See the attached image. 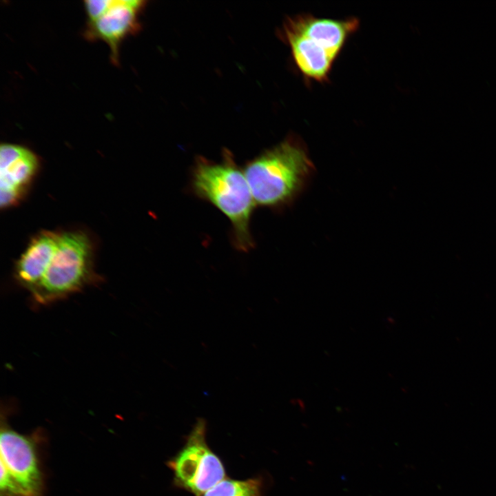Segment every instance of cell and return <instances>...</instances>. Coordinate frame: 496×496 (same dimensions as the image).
Instances as JSON below:
<instances>
[{
    "mask_svg": "<svg viewBox=\"0 0 496 496\" xmlns=\"http://www.w3.org/2000/svg\"><path fill=\"white\" fill-rule=\"evenodd\" d=\"M191 188L197 197L213 205L227 218L236 249L247 252L254 248L250 221L256 204L244 171L231 154L225 152L219 162L204 158L196 160Z\"/></svg>",
    "mask_w": 496,
    "mask_h": 496,
    "instance_id": "6da1fadb",
    "label": "cell"
},
{
    "mask_svg": "<svg viewBox=\"0 0 496 496\" xmlns=\"http://www.w3.org/2000/svg\"><path fill=\"white\" fill-rule=\"evenodd\" d=\"M313 169L303 143L290 138L249 161L243 171L256 205L279 207L297 196Z\"/></svg>",
    "mask_w": 496,
    "mask_h": 496,
    "instance_id": "7a4b0ae2",
    "label": "cell"
},
{
    "mask_svg": "<svg viewBox=\"0 0 496 496\" xmlns=\"http://www.w3.org/2000/svg\"><path fill=\"white\" fill-rule=\"evenodd\" d=\"M59 233L44 231L35 236L17 262L14 278L29 292L42 278L56 249Z\"/></svg>",
    "mask_w": 496,
    "mask_h": 496,
    "instance_id": "9c48e42d",
    "label": "cell"
},
{
    "mask_svg": "<svg viewBox=\"0 0 496 496\" xmlns=\"http://www.w3.org/2000/svg\"><path fill=\"white\" fill-rule=\"evenodd\" d=\"M167 465L174 473L175 485L196 496H202L226 474L221 460L207 444L203 419L197 420L185 444Z\"/></svg>",
    "mask_w": 496,
    "mask_h": 496,
    "instance_id": "5b68a950",
    "label": "cell"
},
{
    "mask_svg": "<svg viewBox=\"0 0 496 496\" xmlns=\"http://www.w3.org/2000/svg\"><path fill=\"white\" fill-rule=\"evenodd\" d=\"M143 4L139 0H110L101 15L87 21V37L103 41L110 47L112 60L117 62L119 45L137 30Z\"/></svg>",
    "mask_w": 496,
    "mask_h": 496,
    "instance_id": "52a82bcc",
    "label": "cell"
},
{
    "mask_svg": "<svg viewBox=\"0 0 496 496\" xmlns=\"http://www.w3.org/2000/svg\"><path fill=\"white\" fill-rule=\"evenodd\" d=\"M358 26L359 21L355 17L334 19L303 14L289 19L285 30L307 38L337 58L347 39Z\"/></svg>",
    "mask_w": 496,
    "mask_h": 496,
    "instance_id": "ba28073f",
    "label": "cell"
},
{
    "mask_svg": "<svg viewBox=\"0 0 496 496\" xmlns=\"http://www.w3.org/2000/svg\"><path fill=\"white\" fill-rule=\"evenodd\" d=\"M39 159L29 149L3 143L0 147V204H17L26 193L39 168Z\"/></svg>",
    "mask_w": 496,
    "mask_h": 496,
    "instance_id": "8992f818",
    "label": "cell"
},
{
    "mask_svg": "<svg viewBox=\"0 0 496 496\" xmlns=\"http://www.w3.org/2000/svg\"><path fill=\"white\" fill-rule=\"evenodd\" d=\"M285 31L293 59L299 71L304 77L324 81L336 58L307 38L289 30Z\"/></svg>",
    "mask_w": 496,
    "mask_h": 496,
    "instance_id": "30bf717a",
    "label": "cell"
},
{
    "mask_svg": "<svg viewBox=\"0 0 496 496\" xmlns=\"http://www.w3.org/2000/svg\"><path fill=\"white\" fill-rule=\"evenodd\" d=\"M262 480L224 479L202 496H262Z\"/></svg>",
    "mask_w": 496,
    "mask_h": 496,
    "instance_id": "8fae6325",
    "label": "cell"
},
{
    "mask_svg": "<svg viewBox=\"0 0 496 496\" xmlns=\"http://www.w3.org/2000/svg\"><path fill=\"white\" fill-rule=\"evenodd\" d=\"M93 265L92 245L85 233H59L54 254L42 278L30 291L32 304H52L98 282L99 278Z\"/></svg>",
    "mask_w": 496,
    "mask_h": 496,
    "instance_id": "3957f363",
    "label": "cell"
},
{
    "mask_svg": "<svg viewBox=\"0 0 496 496\" xmlns=\"http://www.w3.org/2000/svg\"><path fill=\"white\" fill-rule=\"evenodd\" d=\"M1 416V496H43V477L38 457L39 434H21Z\"/></svg>",
    "mask_w": 496,
    "mask_h": 496,
    "instance_id": "277c9868",
    "label": "cell"
}]
</instances>
